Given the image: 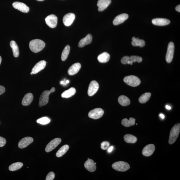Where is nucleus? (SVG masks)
Masks as SVG:
<instances>
[{"label":"nucleus","instance_id":"28","mask_svg":"<svg viewBox=\"0 0 180 180\" xmlns=\"http://www.w3.org/2000/svg\"><path fill=\"white\" fill-rule=\"evenodd\" d=\"M135 119L133 118H130L129 120H128L127 118H125L121 121V124L125 127H130L135 125Z\"/></svg>","mask_w":180,"mask_h":180},{"label":"nucleus","instance_id":"32","mask_svg":"<svg viewBox=\"0 0 180 180\" xmlns=\"http://www.w3.org/2000/svg\"><path fill=\"white\" fill-rule=\"evenodd\" d=\"M70 48L69 45H68L66 46L63 50L61 56V59L62 61H64L67 59L69 53Z\"/></svg>","mask_w":180,"mask_h":180},{"label":"nucleus","instance_id":"47","mask_svg":"<svg viewBox=\"0 0 180 180\" xmlns=\"http://www.w3.org/2000/svg\"><path fill=\"white\" fill-rule=\"evenodd\" d=\"M64 84V81H61L60 82V84Z\"/></svg>","mask_w":180,"mask_h":180},{"label":"nucleus","instance_id":"4","mask_svg":"<svg viewBox=\"0 0 180 180\" xmlns=\"http://www.w3.org/2000/svg\"><path fill=\"white\" fill-rule=\"evenodd\" d=\"M123 81L126 84L133 87L139 86L141 83L140 79L134 75L126 76L124 79Z\"/></svg>","mask_w":180,"mask_h":180},{"label":"nucleus","instance_id":"24","mask_svg":"<svg viewBox=\"0 0 180 180\" xmlns=\"http://www.w3.org/2000/svg\"><path fill=\"white\" fill-rule=\"evenodd\" d=\"M110 55L108 53L104 52L100 55L98 57L99 61L101 63H106L109 61Z\"/></svg>","mask_w":180,"mask_h":180},{"label":"nucleus","instance_id":"9","mask_svg":"<svg viewBox=\"0 0 180 180\" xmlns=\"http://www.w3.org/2000/svg\"><path fill=\"white\" fill-rule=\"evenodd\" d=\"M57 17L54 14H51L48 16L45 19L47 25L52 28H54L57 26Z\"/></svg>","mask_w":180,"mask_h":180},{"label":"nucleus","instance_id":"44","mask_svg":"<svg viewBox=\"0 0 180 180\" xmlns=\"http://www.w3.org/2000/svg\"><path fill=\"white\" fill-rule=\"evenodd\" d=\"M159 116L163 119H164L165 118L164 116L162 114H160Z\"/></svg>","mask_w":180,"mask_h":180},{"label":"nucleus","instance_id":"26","mask_svg":"<svg viewBox=\"0 0 180 180\" xmlns=\"http://www.w3.org/2000/svg\"><path fill=\"white\" fill-rule=\"evenodd\" d=\"M10 45L13 50L14 57H18L19 54V50L18 46L15 41L13 40L11 41L10 43Z\"/></svg>","mask_w":180,"mask_h":180},{"label":"nucleus","instance_id":"23","mask_svg":"<svg viewBox=\"0 0 180 180\" xmlns=\"http://www.w3.org/2000/svg\"><path fill=\"white\" fill-rule=\"evenodd\" d=\"M76 89L74 87H71V88L63 92L61 95V96L63 98H69L74 96L76 93Z\"/></svg>","mask_w":180,"mask_h":180},{"label":"nucleus","instance_id":"45","mask_svg":"<svg viewBox=\"0 0 180 180\" xmlns=\"http://www.w3.org/2000/svg\"><path fill=\"white\" fill-rule=\"evenodd\" d=\"M1 61H2L1 57V56H0V65H1Z\"/></svg>","mask_w":180,"mask_h":180},{"label":"nucleus","instance_id":"40","mask_svg":"<svg viewBox=\"0 0 180 180\" xmlns=\"http://www.w3.org/2000/svg\"><path fill=\"white\" fill-rule=\"evenodd\" d=\"M5 91V88L3 86H0V95L3 94Z\"/></svg>","mask_w":180,"mask_h":180},{"label":"nucleus","instance_id":"7","mask_svg":"<svg viewBox=\"0 0 180 180\" xmlns=\"http://www.w3.org/2000/svg\"><path fill=\"white\" fill-rule=\"evenodd\" d=\"M174 43L172 42H170L168 46L167 52L165 57L167 63H171L172 62L174 57Z\"/></svg>","mask_w":180,"mask_h":180},{"label":"nucleus","instance_id":"15","mask_svg":"<svg viewBox=\"0 0 180 180\" xmlns=\"http://www.w3.org/2000/svg\"><path fill=\"white\" fill-rule=\"evenodd\" d=\"M155 150V147L154 145H148L143 148L142 154L145 156L149 157L152 155L154 152Z\"/></svg>","mask_w":180,"mask_h":180},{"label":"nucleus","instance_id":"6","mask_svg":"<svg viewBox=\"0 0 180 180\" xmlns=\"http://www.w3.org/2000/svg\"><path fill=\"white\" fill-rule=\"evenodd\" d=\"M104 113V111L101 108H95L89 111L88 116L90 118L97 120L102 117Z\"/></svg>","mask_w":180,"mask_h":180},{"label":"nucleus","instance_id":"46","mask_svg":"<svg viewBox=\"0 0 180 180\" xmlns=\"http://www.w3.org/2000/svg\"><path fill=\"white\" fill-rule=\"evenodd\" d=\"M69 80H67V81H65V84L69 83Z\"/></svg>","mask_w":180,"mask_h":180},{"label":"nucleus","instance_id":"41","mask_svg":"<svg viewBox=\"0 0 180 180\" xmlns=\"http://www.w3.org/2000/svg\"><path fill=\"white\" fill-rule=\"evenodd\" d=\"M113 149V146H111L108 148V152L109 153H110L112 152Z\"/></svg>","mask_w":180,"mask_h":180},{"label":"nucleus","instance_id":"33","mask_svg":"<svg viewBox=\"0 0 180 180\" xmlns=\"http://www.w3.org/2000/svg\"><path fill=\"white\" fill-rule=\"evenodd\" d=\"M151 96V94L150 92H148V93L147 92L141 96L138 100L140 103H145L149 100Z\"/></svg>","mask_w":180,"mask_h":180},{"label":"nucleus","instance_id":"13","mask_svg":"<svg viewBox=\"0 0 180 180\" xmlns=\"http://www.w3.org/2000/svg\"><path fill=\"white\" fill-rule=\"evenodd\" d=\"M33 141V139L31 137H26L22 138L19 141L18 147L21 149L27 147L28 145L31 144Z\"/></svg>","mask_w":180,"mask_h":180},{"label":"nucleus","instance_id":"27","mask_svg":"<svg viewBox=\"0 0 180 180\" xmlns=\"http://www.w3.org/2000/svg\"><path fill=\"white\" fill-rule=\"evenodd\" d=\"M69 148V145H67L63 146L58 150L56 154V155L58 157H62L67 152Z\"/></svg>","mask_w":180,"mask_h":180},{"label":"nucleus","instance_id":"31","mask_svg":"<svg viewBox=\"0 0 180 180\" xmlns=\"http://www.w3.org/2000/svg\"><path fill=\"white\" fill-rule=\"evenodd\" d=\"M23 164L21 162L14 163L10 165L9 167V169L10 171H17L21 168L23 167Z\"/></svg>","mask_w":180,"mask_h":180},{"label":"nucleus","instance_id":"14","mask_svg":"<svg viewBox=\"0 0 180 180\" xmlns=\"http://www.w3.org/2000/svg\"><path fill=\"white\" fill-rule=\"evenodd\" d=\"M47 64V62L45 60H43L40 61L36 64L35 66L33 68L31 72L33 74H35L38 73L41 70L43 69Z\"/></svg>","mask_w":180,"mask_h":180},{"label":"nucleus","instance_id":"48","mask_svg":"<svg viewBox=\"0 0 180 180\" xmlns=\"http://www.w3.org/2000/svg\"><path fill=\"white\" fill-rule=\"evenodd\" d=\"M37 1H44V0H37Z\"/></svg>","mask_w":180,"mask_h":180},{"label":"nucleus","instance_id":"5","mask_svg":"<svg viewBox=\"0 0 180 180\" xmlns=\"http://www.w3.org/2000/svg\"><path fill=\"white\" fill-rule=\"evenodd\" d=\"M114 169L118 171L124 172L130 169V166L128 163L120 161L114 163L112 165Z\"/></svg>","mask_w":180,"mask_h":180},{"label":"nucleus","instance_id":"12","mask_svg":"<svg viewBox=\"0 0 180 180\" xmlns=\"http://www.w3.org/2000/svg\"><path fill=\"white\" fill-rule=\"evenodd\" d=\"M75 17V14L72 13L65 14L63 18V22L64 25L67 26L71 25L74 20Z\"/></svg>","mask_w":180,"mask_h":180},{"label":"nucleus","instance_id":"18","mask_svg":"<svg viewBox=\"0 0 180 180\" xmlns=\"http://www.w3.org/2000/svg\"><path fill=\"white\" fill-rule=\"evenodd\" d=\"M111 2V0H99L97 4L98 11H102L104 10L110 5Z\"/></svg>","mask_w":180,"mask_h":180},{"label":"nucleus","instance_id":"20","mask_svg":"<svg viewBox=\"0 0 180 180\" xmlns=\"http://www.w3.org/2000/svg\"><path fill=\"white\" fill-rule=\"evenodd\" d=\"M81 67V65L79 63H76L70 67L68 70V73L70 75H73L79 71Z\"/></svg>","mask_w":180,"mask_h":180},{"label":"nucleus","instance_id":"49","mask_svg":"<svg viewBox=\"0 0 180 180\" xmlns=\"http://www.w3.org/2000/svg\"><path fill=\"white\" fill-rule=\"evenodd\" d=\"M30 74H31V75H32V74H33V72H31L30 73Z\"/></svg>","mask_w":180,"mask_h":180},{"label":"nucleus","instance_id":"38","mask_svg":"<svg viewBox=\"0 0 180 180\" xmlns=\"http://www.w3.org/2000/svg\"><path fill=\"white\" fill-rule=\"evenodd\" d=\"M130 60V57H129L125 56L123 57L121 60V62L123 64H128L129 61Z\"/></svg>","mask_w":180,"mask_h":180},{"label":"nucleus","instance_id":"17","mask_svg":"<svg viewBox=\"0 0 180 180\" xmlns=\"http://www.w3.org/2000/svg\"><path fill=\"white\" fill-rule=\"evenodd\" d=\"M84 166L87 171L91 172H94L96 169L95 163L91 159H88L85 162Z\"/></svg>","mask_w":180,"mask_h":180},{"label":"nucleus","instance_id":"8","mask_svg":"<svg viewBox=\"0 0 180 180\" xmlns=\"http://www.w3.org/2000/svg\"><path fill=\"white\" fill-rule=\"evenodd\" d=\"M62 140L60 138H55L48 143L45 148V151L49 152L56 148L61 142Z\"/></svg>","mask_w":180,"mask_h":180},{"label":"nucleus","instance_id":"29","mask_svg":"<svg viewBox=\"0 0 180 180\" xmlns=\"http://www.w3.org/2000/svg\"><path fill=\"white\" fill-rule=\"evenodd\" d=\"M133 41L131 44L133 46H139L140 47H144L145 43V41L142 40H140L138 38H136L135 37L132 38Z\"/></svg>","mask_w":180,"mask_h":180},{"label":"nucleus","instance_id":"11","mask_svg":"<svg viewBox=\"0 0 180 180\" xmlns=\"http://www.w3.org/2000/svg\"><path fill=\"white\" fill-rule=\"evenodd\" d=\"M14 8L24 13H28L30 10L29 7L22 2H15L13 4Z\"/></svg>","mask_w":180,"mask_h":180},{"label":"nucleus","instance_id":"10","mask_svg":"<svg viewBox=\"0 0 180 180\" xmlns=\"http://www.w3.org/2000/svg\"><path fill=\"white\" fill-rule=\"evenodd\" d=\"M99 86L98 82L95 81H91L89 85L88 90V94L91 96L95 94L99 89Z\"/></svg>","mask_w":180,"mask_h":180},{"label":"nucleus","instance_id":"19","mask_svg":"<svg viewBox=\"0 0 180 180\" xmlns=\"http://www.w3.org/2000/svg\"><path fill=\"white\" fill-rule=\"evenodd\" d=\"M152 22L156 26H165L168 25L171 23V21L166 18H157L153 19Z\"/></svg>","mask_w":180,"mask_h":180},{"label":"nucleus","instance_id":"34","mask_svg":"<svg viewBox=\"0 0 180 180\" xmlns=\"http://www.w3.org/2000/svg\"><path fill=\"white\" fill-rule=\"evenodd\" d=\"M50 120L49 118L47 117H43L40 118L37 120L38 123L41 124V125H45L49 123Z\"/></svg>","mask_w":180,"mask_h":180},{"label":"nucleus","instance_id":"3","mask_svg":"<svg viewBox=\"0 0 180 180\" xmlns=\"http://www.w3.org/2000/svg\"><path fill=\"white\" fill-rule=\"evenodd\" d=\"M180 131V124L177 123L171 129L170 132L169 143L172 145L176 142L178 137Z\"/></svg>","mask_w":180,"mask_h":180},{"label":"nucleus","instance_id":"30","mask_svg":"<svg viewBox=\"0 0 180 180\" xmlns=\"http://www.w3.org/2000/svg\"><path fill=\"white\" fill-rule=\"evenodd\" d=\"M124 139L128 143H134L137 142V138L135 136L130 134L126 135L124 136Z\"/></svg>","mask_w":180,"mask_h":180},{"label":"nucleus","instance_id":"21","mask_svg":"<svg viewBox=\"0 0 180 180\" xmlns=\"http://www.w3.org/2000/svg\"><path fill=\"white\" fill-rule=\"evenodd\" d=\"M92 36L91 34H89L86 37L82 39L79 42L78 46L79 47H83L84 46L89 44L92 41Z\"/></svg>","mask_w":180,"mask_h":180},{"label":"nucleus","instance_id":"1","mask_svg":"<svg viewBox=\"0 0 180 180\" xmlns=\"http://www.w3.org/2000/svg\"><path fill=\"white\" fill-rule=\"evenodd\" d=\"M45 43L39 39L33 40L31 41L29 44L30 49L34 53H38L42 50L45 47Z\"/></svg>","mask_w":180,"mask_h":180},{"label":"nucleus","instance_id":"37","mask_svg":"<svg viewBox=\"0 0 180 180\" xmlns=\"http://www.w3.org/2000/svg\"><path fill=\"white\" fill-rule=\"evenodd\" d=\"M55 174L53 172H50L46 177V180H53L55 177Z\"/></svg>","mask_w":180,"mask_h":180},{"label":"nucleus","instance_id":"16","mask_svg":"<svg viewBox=\"0 0 180 180\" xmlns=\"http://www.w3.org/2000/svg\"><path fill=\"white\" fill-rule=\"evenodd\" d=\"M128 18V14L123 13L116 17L113 22L114 25L117 26L123 23Z\"/></svg>","mask_w":180,"mask_h":180},{"label":"nucleus","instance_id":"35","mask_svg":"<svg viewBox=\"0 0 180 180\" xmlns=\"http://www.w3.org/2000/svg\"><path fill=\"white\" fill-rule=\"evenodd\" d=\"M130 57V60L133 63L136 62L140 63L142 61V57L137 56H131Z\"/></svg>","mask_w":180,"mask_h":180},{"label":"nucleus","instance_id":"36","mask_svg":"<svg viewBox=\"0 0 180 180\" xmlns=\"http://www.w3.org/2000/svg\"><path fill=\"white\" fill-rule=\"evenodd\" d=\"M109 146V143L108 142H103L101 144V148L102 150H106L108 149Z\"/></svg>","mask_w":180,"mask_h":180},{"label":"nucleus","instance_id":"2","mask_svg":"<svg viewBox=\"0 0 180 180\" xmlns=\"http://www.w3.org/2000/svg\"><path fill=\"white\" fill-rule=\"evenodd\" d=\"M55 89L54 87H52L50 91H45L41 94L39 106L42 107L47 104L49 101V96L50 94L55 91Z\"/></svg>","mask_w":180,"mask_h":180},{"label":"nucleus","instance_id":"25","mask_svg":"<svg viewBox=\"0 0 180 180\" xmlns=\"http://www.w3.org/2000/svg\"><path fill=\"white\" fill-rule=\"evenodd\" d=\"M118 101L121 105L124 106L129 105L130 103V99L125 96H121L119 97Z\"/></svg>","mask_w":180,"mask_h":180},{"label":"nucleus","instance_id":"43","mask_svg":"<svg viewBox=\"0 0 180 180\" xmlns=\"http://www.w3.org/2000/svg\"><path fill=\"white\" fill-rule=\"evenodd\" d=\"M165 108H166L167 109H168V110H170V109H171V107L168 105L166 106H165Z\"/></svg>","mask_w":180,"mask_h":180},{"label":"nucleus","instance_id":"42","mask_svg":"<svg viewBox=\"0 0 180 180\" xmlns=\"http://www.w3.org/2000/svg\"><path fill=\"white\" fill-rule=\"evenodd\" d=\"M176 9L177 11H178L179 12H180V5H179L177 6L176 7Z\"/></svg>","mask_w":180,"mask_h":180},{"label":"nucleus","instance_id":"22","mask_svg":"<svg viewBox=\"0 0 180 180\" xmlns=\"http://www.w3.org/2000/svg\"><path fill=\"white\" fill-rule=\"evenodd\" d=\"M33 99V96L32 94L28 93L24 96L22 101V104L23 106H28L32 103Z\"/></svg>","mask_w":180,"mask_h":180},{"label":"nucleus","instance_id":"39","mask_svg":"<svg viewBox=\"0 0 180 180\" xmlns=\"http://www.w3.org/2000/svg\"><path fill=\"white\" fill-rule=\"evenodd\" d=\"M6 141L5 138L0 137V147L4 146L6 144Z\"/></svg>","mask_w":180,"mask_h":180}]
</instances>
